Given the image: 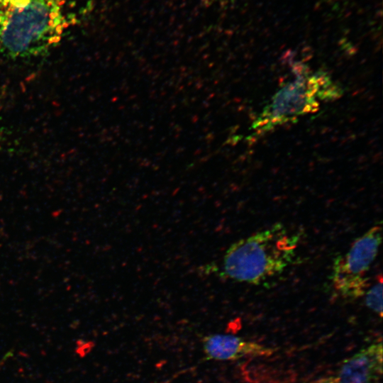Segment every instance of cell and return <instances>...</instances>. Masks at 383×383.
Returning <instances> with one entry per match:
<instances>
[{
	"label": "cell",
	"mask_w": 383,
	"mask_h": 383,
	"mask_svg": "<svg viewBox=\"0 0 383 383\" xmlns=\"http://www.w3.org/2000/svg\"><path fill=\"white\" fill-rule=\"evenodd\" d=\"M382 374V343L371 344L345 360L332 374L316 383H374Z\"/></svg>",
	"instance_id": "5b68a950"
},
{
	"label": "cell",
	"mask_w": 383,
	"mask_h": 383,
	"mask_svg": "<svg viewBox=\"0 0 383 383\" xmlns=\"http://www.w3.org/2000/svg\"><path fill=\"white\" fill-rule=\"evenodd\" d=\"M382 241V228L376 225L355 240L348 251L334 260L332 283L344 299L364 296L367 274L375 260Z\"/></svg>",
	"instance_id": "277c9868"
},
{
	"label": "cell",
	"mask_w": 383,
	"mask_h": 383,
	"mask_svg": "<svg viewBox=\"0 0 383 383\" xmlns=\"http://www.w3.org/2000/svg\"><path fill=\"white\" fill-rule=\"evenodd\" d=\"M293 71L295 79L274 94L254 122V129L270 131L298 116L316 111L318 99H335L340 94L326 73L310 74L306 67L299 64L294 65Z\"/></svg>",
	"instance_id": "3957f363"
},
{
	"label": "cell",
	"mask_w": 383,
	"mask_h": 383,
	"mask_svg": "<svg viewBox=\"0 0 383 383\" xmlns=\"http://www.w3.org/2000/svg\"><path fill=\"white\" fill-rule=\"evenodd\" d=\"M366 306L380 317L382 315V282L380 279L365 293Z\"/></svg>",
	"instance_id": "52a82bcc"
},
{
	"label": "cell",
	"mask_w": 383,
	"mask_h": 383,
	"mask_svg": "<svg viewBox=\"0 0 383 383\" xmlns=\"http://www.w3.org/2000/svg\"><path fill=\"white\" fill-rule=\"evenodd\" d=\"M202 348L208 360H235L248 356H270L272 348L226 334H211L202 339Z\"/></svg>",
	"instance_id": "8992f818"
},
{
	"label": "cell",
	"mask_w": 383,
	"mask_h": 383,
	"mask_svg": "<svg viewBox=\"0 0 383 383\" xmlns=\"http://www.w3.org/2000/svg\"><path fill=\"white\" fill-rule=\"evenodd\" d=\"M1 140H2V135H1V128H0V146L1 145Z\"/></svg>",
	"instance_id": "ba28073f"
},
{
	"label": "cell",
	"mask_w": 383,
	"mask_h": 383,
	"mask_svg": "<svg viewBox=\"0 0 383 383\" xmlns=\"http://www.w3.org/2000/svg\"><path fill=\"white\" fill-rule=\"evenodd\" d=\"M72 0H30L0 21V53L11 59L43 55L75 24Z\"/></svg>",
	"instance_id": "6da1fadb"
},
{
	"label": "cell",
	"mask_w": 383,
	"mask_h": 383,
	"mask_svg": "<svg viewBox=\"0 0 383 383\" xmlns=\"http://www.w3.org/2000/svg\"><path fill=\"white\" fill-rule=\"evenodd\" d=\"M299 235L274 224L234 243L226 252L223 274L237 282L258 284L282 273L296 255Z\"/></svg>",
	"instance_id": "7a4b0ae2"
}]
</instances>
